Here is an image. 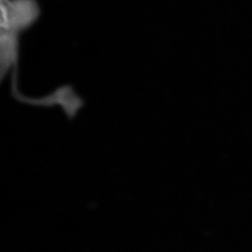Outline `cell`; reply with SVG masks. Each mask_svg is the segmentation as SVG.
<instances>
[{
    "mask_svg": "<svg viewBox=\"0 0 252 252\" xmlns=\"http://www.w3.org/2000/svg\"><path fill=\"white\" fill-rule=\"evenodd\" d=\"M40 14L36 0H1V31L20 35Z\"/></svg>",
    "mask_w": 252,
    "mask_h": 252,
    "instance_id": "6da1fadb",
    "label": "cell"
}]
</instances>
